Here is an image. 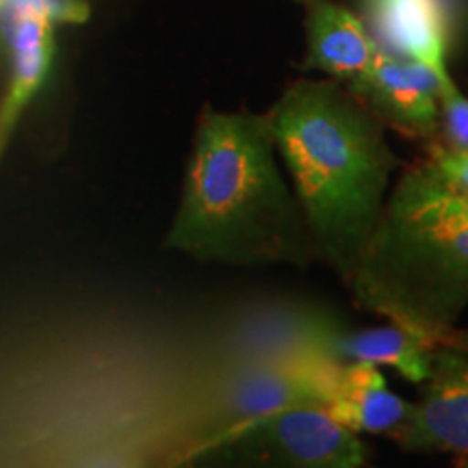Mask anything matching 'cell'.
Instances as JSON below:
<instances>
[{
    "label": "cell",
    "instance_id": "cell-1",
    "mask_svg": "<svg viewBox=\"0 0 468 468\" xmlns=\"http://www.w3.org/2000/svg\"><path fill=\"white\" fill-rule=\"evenodd\" d=\"M165 248L237 267L317 262L267 113L204 107Z\"/></svg>",
    "mask_w": 468,
    "mask_h": 468
},
{
    "label": "cell",
    "instance_id": "cell-16",
    "mask_svg": "<svg viewBox=\"0 0 468 468\" xmlns=\"http://www.w3.org/2000/svg\"><path fill=\"white\" fill-rule=\"evenodd\" d=\"M303 3H308V0H303Z\"/></svg>",
    "mask_w": 468,
    "mask_h": 468
},
{
    "label": "cell",
    "instance_id": "cell-5",
    "mask_svg": "<svg viewBox=\"0 0 468 468\" xmlns=\"http://www.w3.org/2000/svg\"><path fill=\"white\" fill-rule=\"evenodd\" d=\"M85 0H0V35L9 50V83L0 101V161L17 122L42 90L55 57V27L83 25Z\"/></svg>",
    "mask_w": 468,
    "mask_h": 468
},
{
    "label": "cell",
    "instance_id": "cell-2",
    "mask_svg": "<svg viewBox=\"0 0 468 468\" xmlns=\"http://www.w3.org/2000/svg\"><path fill=\"white\" fill-rule=\"evenodd\" d=\"M314 261L349 282L403 161L386 126L341 80L300 79L267 111Z\"/></svg>",
    "mask_w": 468,
    "mask_h": 468
},
{
    "label": "cell",
    "instance_id": "cell-13",
    "mask_svg": "<svg viewBox=\"0 0 468 468\" xmlns=\"http://www.w3.org/2000/svg\"><path fill=\"white\" fill-rule=\"evenodd\" d=\"M425 159L449 189L468 200V152L449 150L436 139L425 144Z\"/></svg>",
    "mask_w": 468,
    "mask_h": 468
},
{
    "label": "cell",
    "instance_id": "cell-9",
    "mask_svg": "<svg viewBox=\"0 0 468 468\" xmlns=\"http://www.w3.org/2000/svg\"><path fill=\"white\" fill-rule=\"evenodd\" d=\"M303 68L349 83L373 68L379 46L358 16L332 0H308Z\"/></svg>",
    "mask_w": 468,
    "mask_h": 468
},
{
    "label": "cell",
    "instance_id": "cell-4",
    "mask_svg": "<svg viewBox=\"0 0 468 468\" xmlns=\"http://www.w3.org/2000/svg\"><path fill=\"white\" fill-rule=\"evenodd\" d=\"M218 447L241 449L256 460L295 468H358L368 458L360 436L317 403L278 410L207 449Z\"/></svg>",
    "mask_w": 468,
    "mask_h": 468
},
{
    "label": "cell",
    "instance_id": "cell-7",
    "mask_svg": "<svg viewBox=\"0 0 468 468\" xmlns=\"http://www.w3.org/2000/svg\"><path fill=\"white\" fill-rule=\"evenodd\" d=\"M420 386L412 417L390 441L410 453L468 458V349L434 345L430 378Z\"/></svg>",
    "mask_w": 468,
    "mask_h": 468
},
{
    "label": "cell",
    "instance_id": "cell-11",
    "mask_svg": "<svg viewBox=\"0 0 468 468\" xmlns=\"http://www.w3.org/2000/svg\"><path fill=\"white\" fill-rule=\"evenodd\" d=\"M325 410L356 434L390 438L412 417L414 403L395 395L373 362H343Z\"/></svg>",
    "mask_w": 468,
    "mask_h": 468
},
{
    "label": "cell",
    "instance_id": "cell-14",
    "mask_svg": "<svg viewBox=\"0 0 468 468\" xmlns=\"http://www.w3.org/2000/svg\"><path fill=\"white\" fill-rule=\"evenodd\" d=\"M442 345H452V347L468 349V327H455L441 341Z\"/></svg>",
    "mask_w": 468,
    "mask_h": 468
},
{
    "label": "cell",
    "instance_id": "cell-8",
    "mask_svg": "<svg viewBox=\"0 0 468 468\" xmlns=\"http://www.w3.org/2000/svg\"><path fill=\"white\" fill-rule=\"evenodd\" d=\"M367 14L379 48L447 68L455 33L452 0H367Z\"/></svg>",
    "mask_w": 468,
    "mask_h": 468
},
{
    "label": "cell",
    "instance_id": "cell-15",
    "mask_svg": "<svg viewBox=\"0 0 468 468\" xmlns=\"http://www.w3.org/2000/svg\"><path fill=\"white\" fill-rule=\"evenodd\" d=\"M462 466H466V468H468V458H466V462H462Z\"/></svg>",
    "mask_w": 468,
    "mask_h": 468
},
{
    "label": "cell",
    "instance_id": "cell-6",
    "mask_svg": "<svg viewBox=\"0 0 468 468\" xmlns=\"http://www.w3.org/2000/svg\"><path fill=\"white\" fill-rule=\"evenodd\" d=\"M447 69V68H442ZM386 128L414 142H436L441 131V69L379 48L373 68L343 83Z\"/></svg>",
    "mask_w": 468,
    "mask_h": 468
},
{
    "label": "cell",
    "instance_id": "cell-10",
    "mask_svg": "<svg viewBox=\"0 0 468 468\" xmlns=\"http://www.w3.org/2000/svg\"><path fill=\"white\" fill-rule=\"evenodd\" d=\"M317 351L336 362H373L378 367H393L408 382L423 384L431 371L434 345L397 324L356 330L345 325L341 319H335L321 332Z\"/></svg>",
    "mask_w": 468,
    "mask_h": 468
},
{
    "label": "cell",
    "instance_id": "cell-12",
    "mask_svg": "<svg viewBox=\"0 0 468 468\" xmlns=\"http://www.w3.org/2000/svg\"><path fill=\"white\" fill-rule=\"evenodd\" d=\"M438 102H441V131H438V142L444 148L468 152V96L455 85L447 69H441V91H438Z\"/></svg>",
    "mask_w": 468,
    "mask_h": 468
},
{
    "label": "cell",
    "instance_id": "cell-3",
    "mask_svg": "<svg viewBox=\"0 0 468 468\" xmlns=\"http://www.w3.org/2000/svg\"><path fill=\"white\" fill-rule=\"evenodd\" d=\"M347 286L367 313L438 345L468 308V200L430 161L401 167Z\"/></svg>",
    "mask_w": 468,
    "mask_h": 468
}]
</instances>
